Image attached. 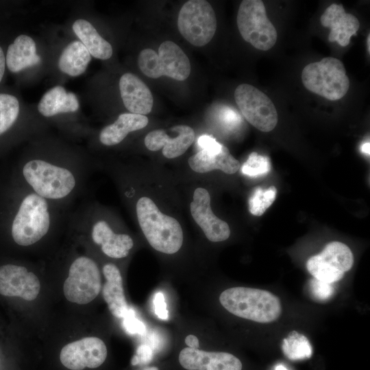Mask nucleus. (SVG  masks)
I'll list each match as a JSON object with an SVG mask.
<instances>
[{
  "label": "nucleus",
  "instance_id": "1",
  "mask_svg": "<svg viewBox=\"0 0 370 370\" xmlns=\"http://www.w3.org/2000/svg\"><path fill=\"white\" fill-rule=\"evenodd\" d=\"M136 210L141 230L153 249L166 254L180 249L183 231L175 218L162 213L153 201L147 197L138 199Z\"/></svg>",
  "mask_w": 370,
  "mask_h": 370
},
{
  "label": "nucleus",
  "instance_id": "2",
  "mask_svg": "<svg viewBox=\"0 0 370 370\" xmlns=\"http://www.w3.org/2000/svg\"><path fill=\"white\" fill-rule=\"evenodd\" d=\"M219 301L230 313L258 323L275 321L282 310L277 296L258 288L240 286L227 288L221 293Z\"/></svg>",
  "mask_w": 370,
  "mask_h": 370
},
{
  "label": "nucleus",
  "instance_id": "3",
  "mask_svg": "<svg viewBox=\"0 0 370 370\" xmlns=\"http://www.w3.org/2000/svg\"><path fill=\"white\" fill-rule=\"evenodd\" d=\"M11 236L20 246L32 245L48 232L51 216L47 199L34 192L19 203L10 223Z\"/></svg>",
  "mask_w": 370,
  "mask_h": 370
},
{
  "label": "nucleus",
  "instance_id": "4",
  "mask_svg": "<svg viewBox=\"0 0 370 370\" xmlns=\"http://www.w3.org/2000/svg\"><path fill=\"white\" fill-rule=\"evenodd\" d=\"M22 174L33 192L45 199H63L71 193L76 184L69 169L39 159L26 162Z\"/></svg>",
  "mask_w": 370,
  "mask_h": 370
},
{
  "label": "nucleus",
  "instance_id": "5",
  "mask_svg": "<svg viewBox=\"0 0 370 370\" xmlns=\"http://www.w3.org/2000/svg\"><path fill=\"white\" fill-rule=\"evenodd\" d=\"M301 81L308 90L331 101L343 97L349 87L343 63L333 57L306 65L301 72Z\"/></svg>",
  "mask_w": 370,
  "mask_h": 370
},
{
  "label": "nucleus",
  "instance_id": "6",
  "mask_svg": "<svg viewBox=\"0 0 370 370\" xmlns=\"http://www.w3.org/2000/svg\"><path fill=\"white\" fill-rule=\"evenodd\" d=\"M138 64L143 73L150 78L166 76L184 81L190 73L188 58L180 46L171 40L162 42L158 53L149 48L142 50Z\"/></svg>",
  "mask_w": 370,
  "mask_h": 370
},
{
  "label": "nucleus",
  "instance_id": "7",
  "mask_svg": "<svg viewBox=\"0 0 370 370\" xmlns=\"http://www.w3.org/2000/svg\"><path fill=\"white\" fill-rule=\"evenodd\" d=\"M236 23L244 40L256 49L267 51L275 45L278 33L267 16L262 1H242L238 10Z\"/></svg>",
  "mask_w": 370,
  "mask_h": 370
},
{
  "label": "nucleus",
  "instance_id": "8",
  "mask_svg": "<svg viewBox=\"0 0 370 370\" xmlns=\"http://www.w3.org/2000/svg\"><path fill=\"white\" fill-rule=\"evenodd\" d=\"M217 25L215 12L207 1H188L179 12V32L194 46L203 47L207 45L212 39Z\"/></svg>",
  "mask_w": 370,
  "mask_h": 370
},
{
  "label": "nucleus",
  "instance_id": "9",
  "mask_svg": "<svg viewBox=\"0 0 370 370\" xmlns=\"http://www.w3.org/2000/svg\"><path fill=\"white\" fill-rule=\"evenodd\" d=\"M101 288V278L97 263L86 256L75 259L63 284L66 299L77 304H86L95 299Z\"/></svg>",
  "mask_w": 370,
  "mask_h": 370
},
{
  "label": "nucleus",
  "instance_id": "10",
  "mask_svg": "<svg viewBox=\"0 0 370 370\" xmlns=\"http://www.w3.org/2000/svg\"><path fill=\"white\" fill-rule=\"evenodd\" d=\"M234 99L245 119L256 129L269 132L278 121L275 107L270 98L259 89L248 84L238 85Z\"/></svg>",
  "mask_w": 370,
  "mask_h": 370
},
{
  "label": "nucleus",
  "instance_id": "11",
  "mask_svg": "<svg viewBox=\"0 0 370 370\" xmlns=\"http://www.w3.org/2000/svg\"><path fill=\"white\" fill-rule=\"evenodd\" d=\"M353 264L354 256L348 246L334 241L327 244L320 254L310 258L306 267L314 279L332 284L342 279Z\"/></svg>",
  "mask_w": 370,
  "mask_h": 370
},
{
  "label": "nucleus",
  "instance_id": "12",
  "mask_svg": "<svg viewBox=\"0 0 370 370\" xmlns=\"http://www.w3.org/2000/svg\"><path fill=\"white\" fill-rule=\"evenodd\" d=\"M108 354L104 342L95 336H88L64 345L60 354L61 363L71 370L95 369L101 366Z\"/></svg>",
  "mask_w": 370,
  "mask_h": 370
},
{
  "label": "nucleus",
  "instance_id": "13",
  "mask_svg": "<svg viewBox=\"0 0 370 370\" xmlns=\"http://www.w3.org/2000/svg\"><path fill=\"white\" fill-rule=\"evenodd\" d=\"M40 290L38 278L26 267L11 263L0 266V295L32 301Z\"/></svg>",
  "mask_w": 370,
  "mask_h": 370
},
{
  "label": "nucleus",
  "instance_id": "14",
  "mask_svg": "<svg viewBox=\"0 0 370 370\" xmlns=\"http://www.w3.org/2000/svg\"><path fill=\"white\" fill-rule=\"evenodd\" d=\"M190 209L193 219L209 241L221 242L230 237V227L213 213L210 206V195L206 189L197 188L195 190Z\"/></svg>",
  "mask_w": 370,
  "mask_h": 370
},
{
  "label": "nucleus",
  "instance_id": "15",
  "mask_svg": "<svg viewBox=\"0 0 370 370\" xmlns=\"http://www.w3.org/2000/svg\"><path fill=\"white\" fill-rule=\"evenodd\" d=\"M175 135L171 136L163 130H155L149 132L145 138L146 147L152 151L162 148V154L169 159L184 154L195 138L193 129L186 125L175 126Z\"/></svg>",
  "mask_w": 370,
  "mask_h": 370
},
{
  "label": "nucleus",
  "instance_id": "16",
  "mask_svg": "<svg viewBox=\"0 0 370 370\" xmlns=\"http://www.w3.org/2000/svg\"><path fill=\"white\" fill-rule=\"evenodd\" d=\"M179 361L187 370H241L242 363L235 356L221 352H206L190 347L184 348Z\"/></svg>",
  "mask_w": 370,
  "mask_h": 370
},
{
  "label": "nucleus",
  "instance_id": "17",
  "mask_svg": "<svg viewBox=\"0 0 370 370\" xmlns=\"http://www.w3.org/2000/svg\"><path fill=\"white\" fill-rule=\"evenodd\" d=\"M320 21L323 27L330 28L328 40L342 47L349 44L351 37L357 34L360 27L358 18L347 13L342 4H331L324 11Z\"/></svg>",
  "mask_w": 370,
  "mask_h": 370
},
{
  "label": "nucleus",
  "instance_id": "18",
  "mask_svg": "<svg viewBox=\"0 0 370 370\" xmlns=\"http://www.w3.org/2000/svg\"><path fill=\"white\" fill-rule=\"evenodd\" d=\"M121 97L130 113L145 115L153 107V99L148 86L136 75L127 73L119 80Z\"/></svg>",
  "mask_w": 370,
  "mask_h": 370
},
{
  "label": "nucleus",
  "instance_id": "19",
  "mask_svg": "<svg viewBox=\"0 0 370 370\" xmlns=\"http://www.w3.org/2000/svg\"><path fill=\"white\" fill-rule=\"evenodd\" d=\"M91 238L101 247L104 254L112 258L126 257L134 246L133 240L128 234L114 232L108 223L103 220L92 225Z\"/></svg>",
  "mask_w": 370,
  "mask_h": 370
},
{
  "label": "nucleus",
  "instance_id": "20",
  "mask_svg": "<svg viewBox=\"0 0 370 370\" xmlns=\"http://www.w3.org/2000/svg\"><path fill=\"white\" fill-rule=\"evenodd\" d=\"M188 163L192 170L199 173L219 169L225 173L233 174L240 168L238 160L223 145L217 150L201 149L188 158Z\"/></svg>",
  "mask_w": 370,
  "mask_h": 370
},
{
  "label": "nucleus",
  "instance_id": "21",
  "mask_svg": "<svg viewBox=\"0 0 370 370\" xmlns=\"http://www.w3.org/2000/svg\"><path fill=\"white\" fill-rule=\"evenodd\" d=\"M102 271L106 279L102 295L108 309L115 317L125 318L130 309L124 294L120 270L115 264L108 263L103 267Z\"/></svg>",
  "mask_w": 370,
  "mask_h": 370
},
{
  "label": "nucleus",
  "instance_id": "22",
  "mask_svg": "<svg viewBox=\"0 0 370 370\" xmlns=\"http://www.w3.org/2000/svg\"><path fill=\"white\" fill-rule=\"evenodd\" d=\"M149 120L145 115L123 113L112 124L103 127L99 134L100 142L107 146L120 143L132 132L146 127Z\"/></svg>",
  "mask_w": 370,
  "mask_h": 370
},
{
  "label": "nucleus",
  "instance_id": "23",
  "mask_svg": "<svg viewBox=\"0 0 370 370\" xmlns=\"http://www.w3.org/2000/svg\"><path fill=\"white\" fill-rule=\"evenodd\" d=\"M40 62V58L36 54V43L31 37L20 35L8 47L5 63L11 72H19Z\"/></svg>",
  "mask_w": 370,
  "mask_h": 370
},
{
  "label": "nucleus",
  "instance_id": "24",
  "mask_svg": "<svg viewBox=\"0 0 370 370\" xmlns=\"http://www.w3.org/2000/svg\"><path fill=\"white\" fill-rule=\"evenodd\" d=\"M77 96L61 86H56L46 92L41 98L38 110L44 116L49 117L60 113L73 112L78 110Z\"/></svg>",
  "mask_w": 370,
  "mask_h": 370
},
{
  "label": "nucleus",
  "instance_id": "25",
  "mask_svg": "<svg viewBox=\"0 0 370 370\" xmlns=\"http://www.w3.org/2000/svg\"><path fill=\"white\" fill-rule=\"evenodd\" d=\"M73 30L90 55L100 60H108L112 55L111 45L103 39L93 25L84 19H77Z\"/></svg>",
  "mask_w": 370,
  "mask_h": 370
},
{
  "label": "nucleus",
  "instance_id": "26",
  "mask_svg": "<svg viewBox=\"0 0 370 370\" xmlns=\"http://www.w3.org/2000/svg\"><path fill=\"white\" fill-rule=\"evenodd\" d=\"M90 60V54L85 46L81 41L75 40L62 51L58 60V67L62 72L76 77L86 71Z\"/></svg>",
  "mask_w": 370,
  "mask_h": 370
},
{
  "label": "nucleus",
  "instance_id": "27",
  "mask_svg": "<svg viewBox=\"0 0 370 370\" xmlns=\"http://www.w3.org/2000/svg\"><path fill=\"white\" fill-rule=\"evenodd\" d=\"M282 348L284 355L292 360L308 358L312 354L308 339L296 331L291 332L283 340Z\"/></svg>",
  "mask_w": 370,
  "mask_h": 370
},
{
  "label": "nucleus",
  "instance_id": "28",
  "mask_svg": "<svg viewBox=\"0 0 370 370\" xmlns=\"http://www.w3.org/2000/svg\"><path fill=\"white\" fill-rule=\"evenodd\" d=\"M18 113L19 103L16 97L8 94H0V135L13 125Z\"/></svg>",
  "mask_w": 370,
  "mask_h": 370
},
{
  "label": "nucleus",
  "instance_id": "29",
  "mask_svg": "<svg viewBox=\"0 0 370 370\" xmlns=\"http://www.w3.org/2000/svg\"><path fill=\"white\" fill-rule=\"evenodd\" d=\"M277 190L273 186L264 190L260 187L254 189L249 199V212L255 216H261L274 202Z\"/></svg>",
  "mask_w": 370,
  "mask_h": 370
},
{
  "label": "nucleus",
  "instance_id": "30",
  "mask_svg": "<svg viewBox=\"0 0 370 370\" xmlns=\"http://www.w3.org/2000/svg\"><path fill=\"white\" fill-rule=\"evenodd\" d=\"M271 164L268 157L252 152L241 167L244 175L256 177L269 172Z\"/></svg>",
  "mask_w": 370,
  "mask_h": 370
},
{
  "label": "nucleus",
  "instance_id": "31",
  "mask_svg": "<svg viewBox=\"0 0 370 370\" xmlns=\"http://www.w3.org/2000/svg\"><path fill=\"white\" fill-rule=\"evenodd\" d=\"M308 288L312 298L319 301L328 300L334 292L332 284L325 283L314 278L310 280Z\"/></svg>",
  "mask_w": 370,
  "mask_h": 370
},
{
  "label": "nucleus",
  "instance_id": "32",
  "mask_svg": "<svg viewBox=\"0 0 370 370\" xmlns=\"http://www.w3.org/2000/svg\"><path fill=\"white\" fill-rule=\"evenodd\" d=\"M219 117L221 124L229 129L235 128L242 121L236 111L226 106L220 110Z\"/></svg>",
  "mask_w": 370,
  "mask_h": 370
},
{
  "label": "nucleus",
  "instance_id": "33",
  "mask_svg": "<svg viewBox=\"0 0 370 370\" xmlns=\"http://www.w3.org/2000/svg\"><path fill=\"white\" fill-rule=\"evenodd\" d=\"M154 309L156 315L161 319H168V310L164 295L158 292L153 297Z\"/></svg>",
  "mask_w": 370,
  "mask_h": 370
},
{
  "label": "nucleus",
  "instance_id": "34",
  "mask_svg": "<svg viewBox=\"0 0 370 370\" xmlns=\"http://www.w3.org/2000/svg\"><path fill=\"white\" fill-rule=\"evenodd\" d=\"M197 144L201 149L207 151L219 149L223 146L214 138L208 134L200 136L197 139Z\"/></svg>",
  "mask_w": 370,
  "mask_h": 370
},
{
  "label": "nucleus",
  "instance_id": "35",
  "mask_svg": "<svg viewBox=\"0 0 370 370\" xmlns=\"http://www.w3.org/2000/svg\"><path fill=\"white\" fill-rule=\"evenodd\" d=\"M136 356L138 357L140 363L147 364L153 358L152 349L148 345H140L137 349Z\"/></svg>",
  "mask_w": 370,
  "mask_h": 370
},
{
  "label": "nucleus",
  "instance_id": "36",
  "mask_svg": "<svg viewBox=\"0 0 370 370\" xmlns=\"http://www.w3.org/2000/svg\"><path fill=\"white\" fill-rule=\"evenodd\" d=\"M126 328L129 330L130 332L132 333H139L142 334L145 331V327L144 325L142 323V322L139 321L136 319H127L126 321Z\"/></svg>",
  "mask_w": 370,
  "mask_h": 370
},
{
  "label": "nucleus",
  "instance_id": "37",
  "mask_svg": "<svg viewBox=\"0 0 370 370\" xmlns=\"http://www.w3.org/2000/svg\"><path fill=\"white\" fill-rule=\"evenodd\" d=\"M185 343L188 347L198 349L199 347V342L197 337L193 334H189L185 338Z\"/></svg>",
  "mask_w": 370,
  "mask_h": 370
},
{
  "label": "nucleus",
  "instance_id": "38",
  "mask_svg": "<svg viewBox=\"0 0 370 370\" xmlns=\"http://www.w3.org/2000/svg\"><path fill=\"white\" fill-rule=\"evenodd\" d=\"M5 66V58L4 56L3 51L1 47H0V82L4 74Z\"/></svg>",
  "mask_w": 370,
  "mask_h": 370
},
{
  "label": "nucleus",
  "instance_id": "39",
  "mask_svg": "<svg viewBox=\"0 0 370 370\" xmlns=\"http://www.w3.org/2000/svg\"><path fill=\"white\" fill-rule=\"evenodd\" d=\"M370 143L369 142L365 143L361 145L360 149L361 151L367 155L370 154Z\"/></svg>",
  "mask_w": 370,
  "mask_h": 370
},
{
  "label": "nucleus",
  "instance_id": "40",
  "mask_svg": "<svg viewBox=\"0 0 370 370\" xmlns=\"http://www.w3.org/2000/svg\"><path fill=\"white\" fill-rule=\"evenodd\" d=\"M132 365H136L140 364L138 357L136 355H134L131 360Z\"/></svg>",
  "mask_w": 370,
  "mask_h": 370
},
{
  "label": "nucleus",
  "instance_id": "41",
  "mask_svg": "<svg viewBox=\"0 0 370 370\" xmlns=\"http://www.w3.org/2000/svg\"><path fill=\"white\" fill-rule=\"evenodd\" d=\"M275 370H288V369L282 365H278L275 366Z\"/></svg>",
  "mask_w": 370,
  "mask_h": 370
},
{
  "label": "nucleus",
  "instance_id": "42",
  "mask_svg": "<svg viewBox=\"0 0 370 370\" xmlns=\"http://www.w3.org/2000/svg\"><path fill=\"white\" fill-rule=\"evenodd\" d=\"M367 51L369 52V53H370V35L369 34L368 36H367Z\"/></svg>",
  "mask_w": 370,
  "mask_h": 370
},
{
  "label": "nucleus",
  "instance_id": "43",
  "mask_svg": "<svg viewBox=\"0 0 370 370\" xmlns=\"http://www.w3.org/2000/svg\"><path fill=\"white\" fill-rule=\"evenodd\" d=\"M142 370H159L156 367H147Z\"/></svg>",
  "mask_w": 370,
  "mask_h": 370
}]
</instances>
